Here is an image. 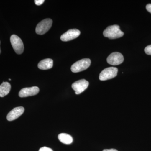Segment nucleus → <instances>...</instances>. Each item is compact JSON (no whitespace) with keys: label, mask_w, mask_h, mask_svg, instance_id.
<instances>
[{"label":"nucleus","mask_w":151,"mask_h":151,"mask_svg":"<svg viewBox=\"0 0 151 151\" xmlns=\"http://www.w3.org/2000/svg\"><path fill=\"white\" fill-rule=\"evenodd\" d=\"M58 139L61 142L69 145L73 142V139L71 136L65 133H61L58 136Z\"/></svg>","instance_id":"ddd939ff"},{"label":"nucleus","mask_w":151,"mask_h":151,"mask_svg":"<svg viewBox=\"0 0 151 151\" xmlns=\"http://www.w3.org/2000/svg\"><path fill=\"white\" fill-rule=\"evenodd\" d=\"M11 84L8 82H4L0 85V97H4L9 93Z\"/></svg>","instance_id":"f8f14e48"},{"label":"nucleus","mask_w":151,"mask_h":151,"mask_svg":"<svg viewBox=\"0 0 151 151\" xmlns=\"http://www.w3.org/2000/svg\"><path fill=\"white\" fill-rule=\"evenodd\" d=\"M145 51L146 54L151 55V45L146 47L145 49Z\"/></svg>","instance_id":"4468645a"},{"label":"nucleus","mask_w":151,"mask_h":151,"mask_svg":"<svg viewBox=\"0 0 151 151\" xmlns=\"http://www.w3.org/2000/svg\"><path fill=\"white\" fill-rule=\"evenodd\" d=\"M103 151H118L116 149H105L103 150Z\"/></svg>","instance_id":"a211bd4d"},{"label":"nucleus","mask_w":151,"mask_h":151,"mask_svg":"<svg viewBox=\"0 0 151 151\" xmlns=\"http://www.w3.org/2000/svg\"><path fill=\"white\" fill-rule=\"evenodd\" d=\"M10 41L12 46L16 53L17 54H21L23 53L24 50V46L20 38L15 35H13L11 36Z\"/></svg>","instance_id":"20e7f679"},{"label":"nucleus","mask_w":151,"mask_h":151,"mask_svg":"<svg viewBox=\"0 0 151 151\" xmlns=\"http://www.w3.org/2000/svg\"><path fill=\"white\" fill-rule=\"evenodd\" d=\"M24 111V108L23 107H18L14 108L8 113L7 119L9 121H12L19 118Z\"/></svg>","instance_id":"9d476101"},{"label":"nucleus","mask_w":151,"mask_h":151,"mask_svg":"<svg viewBox=\"0 0 151 151\" xmlns=\"http://www.w3.org/2000/svg\"><path fill=\"white\" fill-rule=\"evenodd\" d=\"M89 85L88 81L84 79H81L74 82L72 85V89L75 91L76 94H81L87 89Z\"/></svg>","instance_id":"423d86ee"},{"label":"nucleus","mask_w":151,"mask_h":151,"mask_svg":"<svg viewBox=\"0 0 151 151\" xmlns=\"http://www.w3.org/2000/svg\"><path fill=\"white\" fill-rule=\"evenodd\" d=\"M124 60L123 55L119 52H114L111 53L107 58V61L109 64L116 65L121 64Z\"/></svg>","instance_id":"0eeeda50"},{"label":"nucleus","mask_w":151,"mask_h":151,"mask_svg":"<svg viewBox=\"0 0 151 151\" xmlns=\"http://www.w3.org/2000/svg\"><path fill=\"white\" fill-rule=\"evenodd\" d=\"M0 44H1V41H0ZM1 48H0V54H1Z\"/></svg>","instance_id":"6ab92c4d"},{"label":"nucleus","mask_w":151,"mask_h":151,"mask_svg":"<svg viewBox=\"0 0 151 151\" xmlns=\"http://www.w3.org/2000/svg\"><path fill=\"white\" fill-rule=\"evenodd\" d=\"M9 81H11V79H10V78H9Z\"/></svg>","instance_id":"aec40b11"},{"label":"nucleus","mask_w":151,"mask_h":151,"mask_svg":"<svg viewBox=\"0 0 151 151\" xmlns=\"http://www.w3.org/2000/svg\"><path fill=\"white\" fill-rule=\"evenodd\" d=\"M52 21L50 19H46L38 24L36 27V32L38 35H42L46 33L50 29L52 25Z\"/></svg>","instance_id":"7ed1b4c3"},{"label":"nucleus","mask_w":151,"mask_h":151,"mask_svg":"<svg viewBox=\"0 0 151 151\" xmlns=\"http://www.w3.org/2000/svg\"><path fill=\"white\" fill-rule=\"evenodd\" d=\"M118 69L116 67H111L105 68L100 73L99 78L101 81H106L116 77Z\"/></svg>","instance_id":"39448f33"},{"label":"nucleus","mask_w":151,"mask_h":151,"mask_svg":"<svg viewBox=\"0 0 151 151\" xmlns=\"http://www.w3.org/2000/svg\"><path fill=\"white\" fill-rule=\"evenodd\" d=\"M53 60L50 58L42 60L39 63L38 67L41 70L50 69L53 66Z\"/></svg>","instance_id":"9b49d317"},{"label":"nucleus","mask_w":151,"mask_h":151,"mask_svg":"<svg viewBox=\"0 0 151 151\" xmlns=\"http://www.w3.org/2000/svg\"><path fill=\"white\" fill-rule=\"evenodd\" d=\"M44 0H35V3L37 5L40 6L44 2Z\"/></svg>","instance_id":"dca6fc26"},{"label":"nucleus","mask_w":151,"mask_h":151,"mask_svg":"<svg viewBox=\"0 0 151 151\" xmlns=\"http://www.w3.org/2000/svg\"><path fill=\"white\" fill-rule=\"evenodd\" d=\"M103 35L110 39H115L122 37L124 33L120 29V27L118 25H113L108 27L103 32Z\"/></svg>","instance_id":"f257e3e1"},{"label":"nucleus","mask_w":151,"mask_h":151,"mask_svg":"<svg viewBox=\"0 0 151 151\" xmlns=\"http://www.w3.org/2000/svg\"><path fill=\"white\" fill-rule=\"evenodd\" d=\"M39 91V88L37 86L27 87L22 89L19 92V95L20 97H28L36 95Z\"/></svg>","instance_id":"1a4fd4ad"},{"label":"nucleus","mask_w":151,"mask_h":151,"mask_svg":"<svg viewBox=\"0 0 151 151\" xmlns=\"http://www.w3.org/2000/svg\"><path fill=\"white\" fill-rule=\"evenodd\" d=\"M39 151H53L51 148L47 147H44L41 148Z\"/></svg>","instance_id":"2eb2a0df"},{"label":"nucleus","mask_w":151,"mask_h":151,"mask_svg":"<svg viewBox=\"0 0 151 151\" xmlns=\"http://www.w3.org/2000/svg\"><path fill=\"white\" fill-rule=\"evenodd\" d=\"M80 34V31L76 29H69L61 36L60 40L63 41H69L78 37Z\"/></svg>","instance_id":"6e6552de"},{"label":"nucleus","mask_w":151,"mask_h":151,"mask_svg":"<svg viewBox=\"0 0 151 151\" xmlns=\"http://www.w3.org/2000/svg\"><path fill=\"white\" fill-rule=\"evenodd\" d=\"M146 9H147V10L149 12L151 13V4H148L146 6Z\"/></svg>","instance_id":"f3484780"},{"label":"nucleus","mask_w":151,"mask_h":151,"mask_svg":"<svg viewBox=\"0 0 151 151\" xmlns=\"http://www.w3.org/2000/svg\"><path fill=\"white\" fill-rule=\"evenodd\" d=\"M91 64V60L89 58H84L75 62L71 67V70L73 73H78L86 70Z\"/></svg>","instance_id":"f03ea898"}]
</instances>
